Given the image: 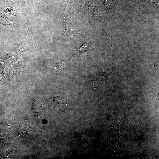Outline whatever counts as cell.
<instances>
[{"label": "cell", "instance_id": "cell-4", "mask_svg": "<svg viewBox=\"0 0 159 159\" xmlns=\"http://www.w3.org/2000/svg\"><path fill=\"white\" fill-rule=\"evenodd\" d=\"M87 40L86 39V41L81 47H80L77 51L79 52H84L87 50L88 46Z\"/></svg>", "mask_w": 159, "mask_h": 159}, {"label": "cell", "instance_id": "cell-6", "mask_svg": "<svg viewBox=\"0 0 159 159\" xmlns=\"http://www.w3.org/2000/svg\"><path fill=\"white\" fill-rule=\"evenodd\" d=\"M7 154H8L7 155H8V157L9 158L13 157L15 155V153L11 151L8 153Z\"/></svg>", "mask_w": 159, "mask_h": 159}, {"label": "cell", "instance_id": "cell-1", "mask_svg": "<svg viewBox=\"0 0 159 159\" xmlns=\"http://www.w3.org/2000/svg\"><path fill=\"white\" fill-rule=\"evenodd\" d=\"M63 8V14L64 15V22L65 29L64 33L60 34L59 36L62 39L69 40L75 38L77 35L84 36L78 32L75 29L74 25L70 19L67 16Z\"/></svg>", "mask_w": 159, "mask_h": 159}, {"label": "cell", "instance_id": "cell-2", "mask_svg": "<svg viewBox=\"0 0 159 159\" xmlns=\"http://www.w3.org/2000/svg\"><path fill=\"white\" fill-rule=\"evenodd\" d=\"M53 102L62 105L67 104L68 103L67 99L63 97L57 96L54 97L52 99Z\"/></svg>", "mask_w": 159, "mask_h": 159}, {"label": "cell", "instance_id": "cell-10", "mask_svg": "<svg viewBox=\"0 0 159 159\" xmlns=\"http://www.w3.org/2000/svg\"><path fill=\"white\" fill-rule=\"evenodd\" d=\"M159 100V99H158L157 100H155V101L154 103H155V102H156L157 101V100Z\"/></svg>", "mask_w": 159, "mask_h": 159}, {"label": "cell", "instance_id": "cell-7", "mask_svg": "<svg viewBox=\"0 0 159 159\" xmlns=\"http://www.w3.org/2000/svg\"><path fill=\"white\" fill-rule=\"evenodd\" d=\"M126 114L124 116V117H123V115L122 116V118L121 120L120 121L119 124L117 125V126H118L117 127H116V126H112V127H117L118 128V135H119V133H120V128H119L120 124V122L121 121L124 119V118H125V116H126Z\"/></svg>", "mask_w": 159, "mask_h": 159}, {"label": "cell", "instance_id": "cell-3", "mask_svg": "<svg viewBox=\"0 0 159 159\" xmlns=\"http://www.w3.org/2000/svg\"><path fill=\"white\" fill-rule=\"evenodd\" d=\"M64 60H61L59 61L55 67V70L57 72L59 73L61 72L62 69L64 64Z\"/></svg>", "mask_w": 159, "mask_h": 159}, {"label": "cell", "instance_id": "cell-8", "mask_svg": "<svg viewBox=\"0 0 159 159\" xmlns=\"http://www.w3.org/2000/svg\"><path fill=\"white\" fill-rule=\"evenodd\" d=\"M120 136H121V134H120V136H119V138L118 139V143H117V147H116V149H115V150H114L113 151V152H114V151H115V150L117 149V148L118 147V146L119 145V143H120Z\"/></svg>", "mask_w": 159, "mask_h": 159}, {"label": "cell", "instance_id": "cell-9", "mask_svg": "<svg viewBox=\"0 0 159 159\" xmlns=\"http://www.w3.org/2000/svg\"><path fill=\"white\" fill-rule=\"evenodd\" d=\"M29 28H28L27 29V32H26V34L25 36H26L27 35V34H28V32L29 31Z\"/></svg>", "mask_w": 159, "mask_h": 159}, {"label": "cell", "instance_id": "cell-5", "mask_svg": "<svg viewBox=\"0 0 159 159\" xmlns=\"http://www.w3.org/2000/svg\"><path fill=\"white\" fill-rule=\"evenodd\" d=\"M148 1L156 6L157 8H158V0H148Z\"/></svg>", "mask_w": 159, "mask_h": 159}]
</instances>
